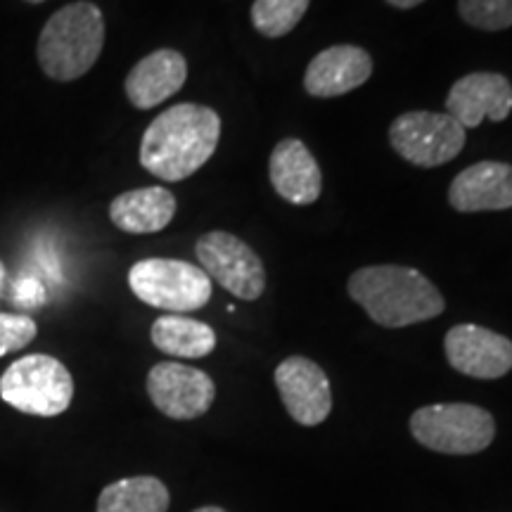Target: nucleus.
Masks as SVG:
<instances>
[{
  "mask_svg": "<svg viewBox=\"0 0 512 512\" xmlns=\"http://www.w3.org/2000/svg\"><path fill=\"white\" fill-rule=\"evenodd\" d=\"M221 138V117L207 105L181 102L145 128L140 164L159 181L178 183L214 157Z\"/></svg>",
  "mask_w": 512,
  "mask_h": 512,
  "instance_id": "1",
  "label": "nucleus"
},
{
  "mask_svg": "<svg viewBox=\"0 0 512 512\" xmlns=\"http://www.w3.org/2000/svg\"><path fill=\"white\" fill-rule=\"evenodd\" d=\"M349 297L382 328H406L444 313L441 292L420 271L408 266H366L351 273Z\"/></svg>",
  "mask_w": 512,
  "mask_h": 512,
  "instance_id": "2",
  "label": "nucleus"
},
{
  "mask_svg": "<svg viewBox=\"0 0 512 512\" xmlns=\"http://www.w3.org/2000/svg\"><path fill=\"white\" fill-rule=\"evenodd\" d=\"M105 46V17L98 5L79 0L48 19L36 43L43 74L53 81H76L100 60Z\"/></svg>",
  "mask_w": 512,
  "mask_h": 512,
  "instance_id": "3",
  "label": "nucleus"
},
{
  "mask_svg": "<svg viewBox=\"0 0 512 512\" xmlns=\"http://www.w3.org/2000/svg\"><path fill=\"white\" fill-rule=\"evenodd\" d=\"M0 399L19 413L55 418L72 406V373L55 356H22L0 377Z\"/></svg>",
  "mask_w": 512,
  "mask_h": 512,
  "instance_id": "4",
  "label": "nucleus"
},
{
  "mask_svg": "<svg viewBox=\"0 0 512 512\" xmlns=\"http://www.w3.org/2000/svg\"><path fill=\"white\" fill-rule=\"evenodd\" d=\"M418 444L446 456H475L496 437L494 415L472 403H434L411 415Z\"/></svg>",
  "mask_w": 512,
  "mask_h": 512,
  "instance_id": "5",
  "label": "nucleus"
},
{
  "mask_svg": "<svg viewBox=\"0 0 512 512\" xmlns=\"http://www.w3.org/2000/svg\"><path fill=\"white\" fill-rule=\"evenodd\" d=\"M128 287L143 304L171 313L197 311L211 299L209 275L178 259L138 261L128 271Z\"/></svg>",
  "mask_w": 512,
  "mask_h": 512,
  "instance_id": "6",
  "label": "nucleus"
},
{
  "mask_svg": "<svg viewBox=\"0 0 512 512\" xmlns=\"http://www.w3.org/2000/svg\"><path fill=\"white\" fill-rule=\"evenodd\" d=\"M389 143L408 164L432 169L463 152L465 128L446 112H406L389 126Z\"/></svg>",
  "mask_w": 512,
  "mask_h": 512,
  "instance_id": "7",
  "label": "nucleus"
},
{
  "mask_svg": "<svg viewBox=\"0 0 512 512\" xmlns=\"http://www.w3.org/2000/svg\"><path fill=\"white\" fill-rule=\"evenodd\" d=\"M195 254L200 259L202 271L233 297L242 299V302H256L264 294V261L245 240L235 238L233 233L211 230L197 240Z\"/></svg>",
  "mask_w": 512,
  "mask_h": 512,
  "instance_id": "8",
  "label": "nucleus"
},
{
  "mask_svg": "<svg viewBox=\"0 0 512 512\" xmlns=\"http://www.w3.org/2000/svg\"><path fill=\"white\" fill-rule=\"evenodd\" d=\"M147 396L171 420H195L214 406L216 384L200 368L162 361L147 373Z\"/></svg>",
  "mask_w": 512,
  "mask_h": 512,
  "instance_id": "9",
  "label": "nucleus"
},
{
  "mask_svg": "<svg viewBox=\"0 0 512 512\" xmlns=\"http://www.w3.org/2000/svg\"><path fill=\"white\" fill-rule=\"evenodd\" d=\"M275 387L294 422L316 427L328 420L332 411L330 380L316 361L306 356L285 358L275 368Z\"/></svg>",
  "mask_w": 512,
  "mask_h": 512,
  "instance_id": "10",
  "label": "nucleus"
},
{
  "mask_svg": "<svg viewBox=\"0 0 512 512\" xmlns=\"http://www.w3.org/2000/svg\"><path fill=\"white\" fill-rule=\"evenodd\" d=\"M446 358L453 370L477 380H498L512 370V342L482 325L463 323L446 332Z\"/></svg>",
  "mask_w": 512,
  "mask_h": 512,
  "instance_id": "11",
  "label": "nucleus"
},
{
  "mask_svg": "<svg viewBox=\"0 0 512 512\" xmlns=\"http://www.w3.org/2000/svg\"><path fill=\"white\" fill-rule=\"evenodd\" d=\"M512 112V83L503 74L475 72L453 83L446 98V114L463 128H477L484 119L505 121Z\"/></svg>",
  "mask_w": 512,
  "mask_h": 512,
  "instance_id": "12",
  "label": "nucleus"
},
{
  "mask_svg": "<svg viewBox=\"0 0 512 512\" xmlns=\"http://www.w3.org/2000/svg\"><path fill=\"white\" fill-rule=\"evenodd\" d=\"M373 74V57L358 46L325 48L309 62L304 88L313 98H337L356 91Z\"/></svg>",
  "mask_w": 512,
  "mask_h": 512,
  "instance_id": "13",
  "label": "nucleus"
},
{
  "mask_svg": "<svg viewBox=\"0 0 512 512\" xmlns=\"http://www.w3.org/2000/svg\"><path fill=\"white\" fill-rule=\"evenodd\" d=\"M448 202L460 214L512 209V166L505 162H479L453 178Z\"/></svg>",
  "mask_w": 512,
  "mask_h": 512,
  "instance_id": "14",
  "label": "nucleus"
},
{
  "mask_svg": "<svg viewBox=\"0 0 512 512\" xmlns=\"http://www.w3.org/2000/svg\"><path fill=\"white\" fill-rule=\"evenodd\" d=\"M188 79V60L178 50L162 48L145 55L126 76V98L138 110H152L176 95Z\"/></svg>",
  "mask_w": 512,
  "mask_h": 512,
  "instance_id": "15",
  "label": "nucleus"
},
{
  "mask_svg": "<svg viewBox=\"0 0 512 512\" xmlns=\"http://www.w3.org/2000/svg\"><path fill=\"white\" fill-rule=\"evenodd\" d=\"M268 176L275 192L297 207L313 204L323 192V174L316 157L297 138H287L275 145L268 159Z\"/></svg>",
  "mask_w": 512,
  "mask_h": 512,
  "instance_id": "16",
  "label": "nucleus"
},
{
  "mask_svg": "<svg viewBox=\"0 0 512 512\" xmlns=\"http://www.w3.org/2000/svg\"><path fill=\"white\" fill-rule=\"evenodd\" d=\"M176 197L162 185L128 190L114 197L110 204V221L131 235L159 233L174 221Z\"/></svg>",
  "mask_w": 512,
  "mask_h": 512,
  "instance_id": "17",
  "label": "nucleus"
},
{
  "mask_svg": "<svg viewBox=\"0 0 512 512\" xmlns=\"http://www.w3.org/2000/svg\"><path fill=\"white\" fill-rule=\"evenodd\" d=\"M152 344L176 358H204L216 349V332L207 323L185 316H162L152 323Z\"/></svg>",
  "mask_w": 512,
  "mask_h": 512,
  "instance_id": "18",
  "label": "nucleus"
},
{
  "mask_svg": "<svg viewBox=\"0 0 512 512\" xmlns=\"http://www.w3.org/2000/svg\"><path fill=\"white\" fill-rule=\"evenodd\" d=\"M171 496L162 479L140 475L107 484L95 512H166Z\"/></svg>",
  "mask_w": 512,
  "mask_h": 512,
  "instance_id": "19",
  "label": "nucleus"
},
{
  "mask_svg": "<svg viewBox=\"0 0 512 512\" xmlns=\"http://www.w3.org/2000/svg\"><path fill=\"white\" fill-rule=\"evenodd\" d=\"M311 0H254L252 24L261 36L280 38L297 27Z\"/></svg>",
  "mask_w": 512,
  "mask_h": 512,
  "instance_id": "20",
  "label": "nucleus"
},
{
  "mask_svg": "<svg viewBox=\"0 0 512 512\" xmlns=\"http://www.w3.org/2000/svg\"><path fill=\"white\" fill-rule=\"evenodd\" d=\"M458 12L465 24L482 31L512 27V0H458Z\"/></svg>",
  "mask_w": 512,
  "mask_h": 512,
  "instance_id": "21",
  "label": "nucleus"
},
{
  "mask_svg": "<svg viewBox=\"0 0 512 512\" xmlns=\"http://www.w3.org/2000/svg\"><path fill=\"white\" fill-rule=\"evenodd\" d=\"M38 335V325L24 313H0V358L29 347Z\"/></svg>",
  "mask_w": 512,
  "mask_h": 512,
  "instance_id": "22",
  "label": "nucleus"
},
{
  "mask_svg": "<svg viewBox=\"0 0 512 512\" xmlns=\"http://www.w3.org/2000/svg\"><path fill=\"white\" fill-rule=\"evenodd\" d=\"M387 3L394 5V8H399V10H411V8H415V5L425 3V0H387Z\"/></svg>",
  "mask_w": 512,
  "mask_h": 512,
  "instance_id": "23",
  "label": "nucleus"
},
{
  "mask_svg": "<svg viewBox=\"0 0 512 512\" xmlns=\"http://www.w3.org/2000/svg\"><path fill=\"white\" fill-rule=\"evenodd\" d=\"M192 512H226V510H223V508H216V505H207V508L192 510Z\"/></svg>",
  "mask_w": 512,
  "mask_h": 512,
  "instance_id": "24",
  "label": "nucleus"
},
{
  "mask_svg": "<svg viewBox=\"0 0 512 512\" xmlns=\"http://www.w3.org/2000/svg\"><path fill=\"white\" fill-rule=\"evenodd\" d=\"M3 280H5V266L3 261H0V292H3Z\"/></svg>",
  "mask_w": 512,
  "mask_h": 512,
  "instance_id": "25",
  "label": "nucleus"
},
{
  "mask_svg": "<svg viewBox=\"0 0 512 512\" xmlns=\"http://www.w3.org/2000/svg\"><path fill=\"white\" fill-rule=\"evenodd\" d=\"M27 3H34V5H38V3H43V0H27Z\"/></svg>",
  "mask_w": 512,
  "mask_h": 512,
  "instance_id": "26",
  "label": "nucleus"
}]
</instances>
